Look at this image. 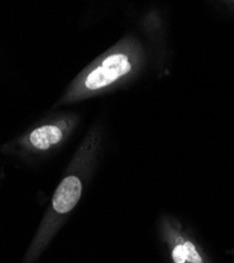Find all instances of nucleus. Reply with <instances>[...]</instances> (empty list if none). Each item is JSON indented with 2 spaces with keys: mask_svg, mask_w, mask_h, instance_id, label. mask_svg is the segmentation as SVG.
<instances>
[{
  "mask_svg": "<svg viewBox=\"0 0 234 263\" xmlns=\"http://www.w3.org/2000/svg\"><path fill=\"white\" fill-rule=\"evenodd\" d=\"M81 191L82 185L78 177L74 175L66 177L54 193L52 199L53 210L57 214H68L71 212L80 199Z\"/></svg>",
  "mask_w": 234,
  "mask_h": 263,
  "instance_id": "f03ea898",
  "label": "nucleus"
},
{
  "mask_svg": "<svg viewBox=\"0 0 234 263\" xmlns=\"http://www.w3.org/2000/svg\"><path fill=\"white\" fill-rule=\"evenodd\" d=\"M131 63L124 54H114L105 58L101 65L93 70L84 81L89 90H98L110 85L131 71Z\"/></svg>",
  "mask_w": 234,
  "mask_h": 263,
  "instance_id": "f257e3e1",
  "label": "nucleus"
},
{
  "mask_svg": "<svg viewBox=\"0 0 234 263\" xmlns=\"http://www.w3.org/2000/svg\"><path fill=\"white\" fill-rule=\"evenodd\" d=\"M184 246V249H185V253H186V257H187V260L191 263H202L203 260L201 258V256L199 255L194 245L192 242H190V241H187V242H185Z\"/></svg>",
  "mask_w": 234,
  "mask_h": 263,
  "instance_id": "20e7f679",
  "label": "nucleus"
},
{
  "mask_svg": "<svg viewBox=\"0 0 234 263\" xmlns=\"http://www.w3.org/2000/svg\"><path fill=\"white\" fill-rule=\"evenodd\" d=\"M62 138V132L55 125H44L34 129L30 135V142L38 149H48L57 144Z\"/></svg>",
  "mask_w": 234,
  "mask_h": 263,
  "instance_id": "7ed1b4c3",
  "label": "nucleus"
},
{
  "mask_svg": "<svg viewBox=\"0 0 234 263\" xmlns=\"http://www.w3.org/2000/svg\"><path fill=\"white\" fill-rule=\"evenodd\" d=\"M172 257L175 263H185L187 261V257H186V253L183 245H178L174 248L172 252Z\"/></svg>",
  "mask_w": 234,
  "mask_h": 263,
  "instance_id": "39448f33",
  "label": "nucleus"
}]
</instances>
